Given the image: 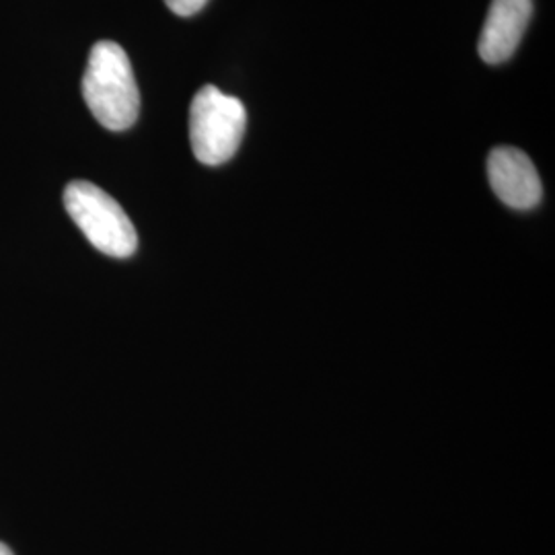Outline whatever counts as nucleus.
I'll list each match as a JSON object with an SVG mask.
<instances>
[{"label":"nucleus","instance_id":"1","mask_svg":"<svg viewBox=\"0 0 555 555\" xmlns=\"http://www.w3.org/2000/svg\"><path fill=\"white\" fill-rule=\"evenodd\" d=\"M82 98L103 128L121 132L139 119V85L128 54L116 41H98L82 77Z\"/></svg>","mask_w":555,"mask_h":555},{"label":"nucleus","instance_id":"2","mask_svg":"<svg viewBox=\"0 0 555 555\" xmlns=\"http://www.w3.org/2000/svg\"><path fill=\"white\" fill-rule=\"evenodd\" d=\"M64 208L82 235L112 258H130L139 247V235L116 199L91 181H70L64 190Z\"/></svg>","mask_w":555,"mask_h":555},{"label":"nucleus","instance_id":"3","mask_svg":"<svg viewBox=\"0 0 555 555\" xmlns=\"http://www.w3.org/2000/svg\"><path fill=\"white\" fill-rule=\"evenodd\" d=\"M245 105L219 87H202L190 107V140L196 159L217 167L235 157L245 134Z\"/></svg>","mask_w":555,"mask_h":555},{"label":"nucleus","instance_id":"4","mask_svg":"<svg viewBox=\"0 0 555 555\" xmlns=\"http://www.w3.org/2000/svg\"><path fill=\"white\" fill-rule=\"evenodd\" d=\"M488 178L498 198L516 210L533 208L543 194L533 160L515 146H498L490 153Z\"/></svg>","mask_w":555,"mask_h":555},{"label":"nucleus","instance_id":"5","mask_svg":"<svg viewBox=\"0 0 555 555\" xmlns=\"http://www.w3.org/2000/svg\"><path fill=\"white\" fill-rule=\"evenodd\" d=\"M533 0H492L477 52L488 64H500L511 59L525 36L531 21Z\"/></svg>","mask_w":555,"mask_h":555},{"label":"nucleus","instance_id":"6","mask_svg":"<svg viewBox=\"0 0 555 555\" xmlns=\"http://www.w3.org/2000/svg\"><path fill=\"white\" fill-rule=\"evenodd\" d=\"M208 0H165V4L179 15V17H192L206 7Z\"/></svg>","mask_w":555,"mask_h":555},{"label":"nucleus","instance_id":"7","mask_svg":"<svg viewBox=\"0 0 555 555\" xmlns=\"http://www.w3.org/2000/svg\"><path fill=\"white\" fill-rule=\"evenodd\" d=\"M0 555H13V552L4 543H0Z\"/></svg>","mask_w":555,"mask_h":555}]
</instances>
